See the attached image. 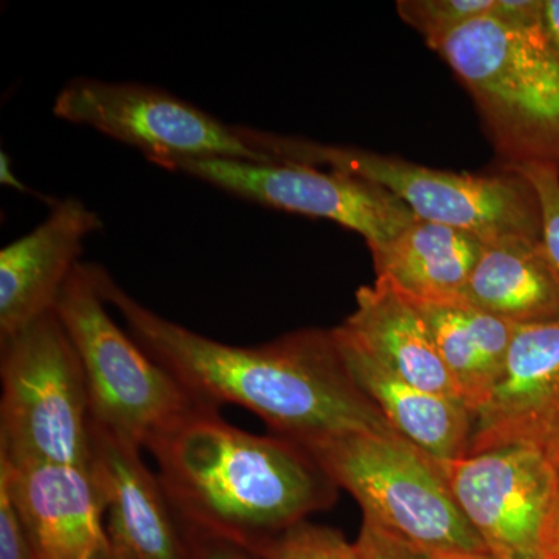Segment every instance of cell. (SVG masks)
Listing matches in <instances>:
<instances>
[{"mask_svg": "<svg viewBox=\"0 0 559 559\" xmlns=\"http://www.w3.org/2000/svg\"><path fill=\"white\" fill-rule=\"evenodd\" d=\"M97 280L132 340L198 406H240L274 436L297 444L347 433H396L348 377L331 330H301L255 347H235L151 311L98 264Z\"/></svg>", "mask_w": 559, "mask_h": 559, "instance_id": "1", "label": "cell"}, {"mask_svg": "<svg viewBox=\"0 0 559 559\" xmlns=\"http://www.w3.org/2000/svg\"><path fill=\"white\" fill-rule=\"evenodd\" d=\"M145 448L189 536L226 540L253 557L336 499V485L304 448L246 432L215 407L194 406Z\"/></svg>", "mask_w": 559, "mask_h": 559, "instance_id": "2", "label": "cell"}, {"mask_svg": "<svg viewBox=\"0 0 559 559\" xmlns=\"http://www.w3.org/2000/svg\"><path fill=\"white\" fill-rule=\"evenodd\" d=\"M429 47L468 91L502 167L559 165V55L543 24L488 13Z\"/></svg>", "mask_w": 559, "mask_h": 559, "instance_id": "3", "label": "cell"}, {"mask_svg": "<svg viewBox=\"0 0 559 559\" xmlns=\"http://www.w3.org/2000/svg\"><path fill=\"white\" fill-rule=\"evenodd\" d=\"M304 448L378 525L432 559L491 557L452 495L443 466L399 433H347Z\"/></svg>", "mask_w": 559, "mask_h": 559, "instance_id": "4", "label": "cell"}, {"mask_svg": "<svg viewBox=\"0 0 559 559\" xmlns=\"http://www.w3.org/2000/svg\"><path fill=\"white\" fill-rule=\"evenodd\" d=\"M250 140L266 164L308 165L367 180L399 198L419 219L471 231L487 242L511 237L540 240L538 200L518 173L436 170L356 146L253 128Z\"/></svg>", "mask_w": 559, "mask_h": 559, "instance_id": "5", "label": "cell"}, {"mask_svg": "<svg viewBox=\"0 0 559 559\" xmlns=\"http://www.w3.org/2000/svg\"><path fill=\"white\" fill-rule=\"evenodd\" d=\"M0 457L14 465L87 468L90 390L79 353L55 312L0 340Z\"/></svg>", "mask_w": 559, "mask_h": 559, "instance_id": "6", "label": "cell"}, {"mask_svg": "<svg viewBox=\"0 0 559 559\" xmlns=\"http://www.w3.org/2000/svg\"><path fill=\"white\" fill-rule=\"evenodd\" d=\"M55 314L79 353L92 423L145 448L146 441L194 406L178 382L143 352L109 314L97 264L80 263L55 305Z\"/></svg>", "mask_w": 559, "mask_h": 559, "instance_id": "7", "label": "cell"}, {"mask_svg": "<svg viewBox=\"0 0 559 559\" xmlns=\"http://www.w3.org/2000/svg\"><path fill=\"white\" fill-rule=\"evenodd\" d=\"M53 114L134 146L146 159L171 170L183 160L263 159L250 146L248 127L227 124L160 87L70 80L55 98Z\"/></svg>", "mask_w": 559, "mask_h": 559, "instance_id": "8", "label": "cell"}, {"mask_svg": "<svg viewBox=\"0 0 559 559\" xmlns=\"http://www.w3.org/2000/svg\"><path fill=\"white\" fill-rule=\"evenodd\" d=\"M171 170L264 207L333 221L362 235L367 246L392 240L417 218L374 183L308 165L201 159L179 162Z\"/></svg>", "mask_w": 559, "mask_h": 559, "instance_id": "9", "label": "cell"}, {"mask_svg": "<svg viewBox=\"0 0 559 559\" xmlns=\"http://www.w3.org/2000/svg\"><path fill=\"white\" fill-rule=\"evenodd\" d=\"M460 510L496 559H543L540 538L554 498L549 448L503 444L441 463Z\"/></svg>", "mask_w": 559, "mask_h": 559, "instance_id": "10", "label": "cell"}, {"mask_svg": "<svg viewBox=\"0 0 559 559\" xmlns=\"http://www.w3.org/2000/svg\"><path fill=\"white\" fill-rule=\"evenodd\" d=\"M140 451L92 423L87 471L108 540L102 559H191L189 533Z\"/></svg>", "mask_w": 559, "mask_h": 559, "instance_id": "11", "label": "cell"}, {"mask_svg": "<svg viewBox=\"0 0 559 559\" xmlns=\"http://www.w3.org/2000/svg\"><path fill=\"white\" fill-rule=\"evenodd\" d=\"M559 437V316L514 326L495 388L473 412L468 454Z\"/></svg>", "mask_w": 559, "mask_h": 559, "instance_id": "12", "label": "cell"}, {"mask_svg": "<svg viewBox=\"0 0 559 559\" xmlns=\"http://www.w3.org/2000/svg\"><path fill=\"white\" fill-rule=\"evenodd\" d=\"M102 227L97 212L66 198L38 227L0 250V340L53 312L84 241Z\"/></svg>", "mask_w": 559, "mask_h": 559, "instance_id": "13", "label": "cell"}, {"mask_svg": "<svg viewBox=\"0 0 559 559\" xmlns=\"http://www.w3.org/2000/svg\"><path fill=\"white\" fill-rule=\"evenodd\" d=\"M0 480L20 511L35 559L105 557L102 502L87 468L14 465L0 457Z\"/></svg>", "mask_w": 559, "mask_h": 559, "instance_id": "14", "label": "cell"}, {"mask_svg": "<svg viewBox=\"0 0 559 559\" xmlns=\"http://www.w3.org/2000/svg\"><path fill=\"white\" fill-rule=\"evenodd\" d=\"M331 337L348 377L399 436L440 463L466 455L473 414L465 404L404 381L342 325L331 330Z\"/></svg>", "mask_w": 559, "mask_h": 559, "instance_id": "15", "label": "cell"}, {"mask_svg": "<svg viewBox=\"0 0 559 559\" xmlns=\"http://www.w3.org/2000/svg\"><path fill=\"white\" fill-rule=\"evenodd\" d=\"M487 241L447 224L415 218L392 240L367 246L377 278L414 304H455Z\"/></svg>", "mask_w": 559, "mask_h": 559, "instance_id": "16", "label": "cell"}, {"mask_svg": "<svg viewBox=\"0 0 559 559\" xmlns=\"http://www.w3.org/2000/svg\"><path fill=\"white\" fill-rule=\"evenodd\" d=\"M341 325L404 381L463 403L418 308L384 280L358 289L356 310Z\"/></svg>", "mask_w": 559, "mask_h": 559, "instance_id": "17", "label": "cell"}, {"mask_svg": "<svg viewBox=\"0 0 559 559\" xmlns=\"http://www.w3.org/2000/svg\"><path fill=\"white\" fill-rule=\"evenodd\" d=\"M460 301L514 325L558 318L559 280L543 241L511 237L487 242Z\"/></svg>", "mask_w": 559, "mask_h": 559, "instance_id": "18", "label": "cell"}, {"mask_svg": "<svg viewBox=\"0 0 559 559\" xmlns=\"http://www.w3.org/2000/svg\"><path fill=\"white\" fill-rule=\"evenodd\" d=\"M415 307L428 325L460 400L473 414L498 381L516 325L462 301Z\"/></svg>", "mask_w": 559, "mask_h": 559, "instance_id": "19", "label": "cell"}, {"mask_svg": "<svg viewBox=\"0 0 559 559\" xmlns=\"http://www.w3.org/2000/svg\"><path fill=\"white\" fill-rule=\"evenodd\" d=\"M495 0H399L401 20L415 28L426 44L436 43L462 25L487 16Z\"/></svg>", "mask_w": 559, "mask_h": 559, "instance_id": "20", "label": "cell"}, {"mask_svg": "<svg viewBox=\"0 0 559 559\" xmlns=\"http://www.w3.org/2000/svg\"><path fill=\"white\" fill-rule=\"evenodd\" d=\"M257 559H362L356 544L337 530L301 521L255 555Z\"/></svg>", "mask_w": 559, "mask_h": 559, "instance_id": "21", "label": "cell"}, {"mask_svg": "<svg viewBox=\"0 0 559 559\" xmlns=\"http://www.w3.org/2000/svg\"><path fill=\"white\" fill-rule=\"evenodd\" d=\"M502 170L518 173L535 191L540 213V241L559 280V165L525 164L502 167Z\"/></svg>", "mask_w": 559, "mask_h": 559, "instance_id": "22", "label": "cell"}, {"mask_svg": "<svg viewBox=\"0 0 559 559\" xmlns=\"http://www.w3.org/2000/svg\"><path fill=\"white\" fill-rule=\"evenodd\" d=\"M0 559H35L20 511L0 480Z\"/></svg>", "mask_w": 559, "mask_h": 559, "instance_id": "23", "label": "cell"}, {"mask_svg": "<svg viewBox=\"0 0 559 559\" xmlns=\"http://www.w3.org/2000/svg\"><path fill=\"white\" fill-rule=\"evenodd\" d=\"M355 544L362 559H432L369 521H362Z\"/></svg>", "mask_w": 559, "mask_h": 559, "instance_id": "24", "label": "cell"}, {"mask_svg": "<svg viewBox=\"0 0 559 559\" xmlns=\"http://www.w3.org/2000/svg\"><path fill=\"white\" fill-rule=\"evenodd\" d=\"M544 0H495L489 16L514 27L543 24Z\"/></svg>", "mask_w": 559, "mask_h": 559, "instance_id": "25", "label": "cell"}, {"mask_svg": "<svg viewBox=\"0 0 559 559\" xmlns=\"http://www.w3.org/2000/svg\"><path fill=\"white\" fill-rule=\"evenodd\" d=\"M191 559H257L250 551L226 540L190 536Z\"/></svg>", "mask_w": 559, "mask_h": 559, "instance_id": "26", "label": "cell"}, {"mask_svg": "<svg viewBox=\"0 0 559 559\" xmlns=\"http://www.w3.org/2000/svg\"><path fill=\"white\" fill-rule=\"evenodd\" d=\"M554 457L557 462V477H555L554 498H551L549 514H547L543 538H540L543 559H559V454H554Z\"/></svg>", "mask_w": 559, "mask_h": 559, "instance_id": "27", "label": "cell"}, {"mask_svg": "<svg viewBox=\"0 0 559 559\" xmlns=\"http://www.w3.org/2000/svg\"><path fill=\"white\" fill-rule=\"evenodd\" d=\"M543 31L559 55V0H544Z\"/></svg>", "mask_w": 559, "mask_h": 559, "instance_id": "28", "label": "cell"}, {"mask_svg": "<svg viewBox=\"0 0 559 559\" xmlns=\"http://www.w3.org/2000/svg\"><path fill=\"white\" fill-rule=\"evenodd\" d=\"M550 451L554 452V454H559V437L557 441H555L554 447L550 448Z\"/></svg>", "mask_w": 559, "mask_h": 559, "instance_id": "29", "label": "cell"}, {"mask_svg": "<svg viewBox=\"0 0 559 559\" xmlns=\"http://www.w3.org/2000/svg\"><path fill=\"white\" fill-rule=\"evenodd\" d=\"M473 559H496V558H492V557H481V558H473Z\"/></svg>", "mask_w": 559, "mask_h": 559, "instance_id": "30", "label": "cell"}]
</instances>
